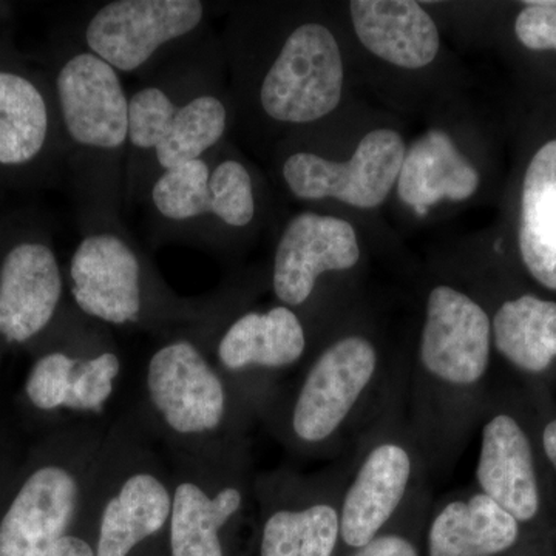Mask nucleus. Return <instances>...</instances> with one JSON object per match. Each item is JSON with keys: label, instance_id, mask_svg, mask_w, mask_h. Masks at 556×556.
<instances>
[{"label": "nucleus", "instance_id": "1", "mask_svg": "<svg viewBox=\"0 0 556 556\" xmlns=\"http://www.w3.org/2000/svg\"><path fill=\"white\" fill-rule=\"evenodd\" d=\"M138 409L110 424L76 526L97 556H135L169 541L172 468Z\"/></svg>", "mask_w": 556, "mask_h": 556}, {"label": "nucleus", "instance_id": "2", "mask_svg": "<svg viewBox=\"0 0 556 556\" xmlns=\"http://www.w3.org/2000/svg\"><path fill=\"white\" fill-rule=\"evenodd\" d=\"M237 394L211 356L190 339L153 351L138 413L169 455H217L239 448Z\"/></svg>", "mask_w": 556, "mask_h": 556}, {"label": "nucleus", "instance_id": "3", "mask_svg": "<svg viewBox=\"0 0 556 556\" xmlns=\"http://www.w3.org/2000/svg\"><path fill=\"white\" fill-rule=\"evenodd\" d=\"M110 424L78 420L31 468L0 519V556H47L73 532Z\"/></svg>", "mask_w": 556, "mask_h": 556}, {"label": "nucleus", "instance_id": "4", "mask_svg": "<svg viewBox=\"0 0 556 556\" xmlns=\"http://www.w3.org/2000/svg\"><path fill=\"white\" fill-rule=\"evenodd\" d=\"M169 456V556H226L223 533L247 506L239 448Z\"/></svg>", "mask_w": 556, "mask_h": 556}, {"label": "nucleus", "instance_id": "5", "mask_svg": "<svg viewBox=\"0 0 556 556\" xmlns=\"http://www.w3.org/2000/svg\"><path fill=\"white\" fill-rule=\"evenodd\" d=\"M343 61L338 40L320 24L289 35L260 90L263 110L281 123H313L342 100Z\"/></svg>", "mask_w": 556, "mask_h": 556}, {"label": "nucleus", "instance_id": "6", "mask_svg": "<svg viewBox=\"0 0 556 556\" xmlns=\"http://www.w3.org/2000/svg\"><path fill=\"white\" fill-rule=\"evenodd\" d=\"M405 153L404 139L397 131L372 130L358 142L346 163L314 153L289 156L283 178L298 199H336L354 207H378L396 185Z\"/></svg>", "mask_w": 556, "mask_h": 556}, {"label": "nucleus", "instance_id": "7", "mask_svg": "<svg viewBox=\"0 0 556 556\" xmlns=\"http://www.w3.org/2000/svg\"><path fill=\"white\" fill-rule=\"evenodd\" d=\"M378 368L369 340L350 336L329 345L311 365L292 402L289 427L302 444H321L342 427Z\"/></svg>", "mask_w": 556, "mask_h": 556}, {"label": "nucleus", "instance_id": "8", "mask_svg": "<svg viewBox=\"0 0 556 556\" xmlns=\"http://www.w3.org/2000/svg\"><path fill=\"white\" fill-rule=\"evenodd\" d=\"M203 13L197 0L110 2L87 25V46L110 67L134 72L161 46L195 30Z\"/></svg>", "mask_w": 556, "mask_h": 556}, {"label": "nucleus", "instance_id": "9", "mask_svg": "<svg viewBox=\"0 0 556 556\" xmlns=\"http://www.w3.org/2000/svg\"><path fill=\"white\" fill-rule=\"evenodd\" d=\"M492 321L455 288L431 289L419 358L428 375L452 387L481 382L490 364Z\"/></svg>", "mask_w": 556, "mask_h": 556}, {"label": "nucleus", "instance_id": "10", "mask_svg": "<svg viewBox=\"0 0 556 556\" xmlns=\"http://www.w3.org/2000/svg\"><path fill=\"white\" fill-rule=\"evenodd\" d=\"M225 129V105L208 94L177 108L163 90L150 87L129 101L130 142L135 148L155 150L164 170L200 160Z\"/></svg>", "mask_w": 556, "mask_h": 556}, {"label": "nucleus", "instance_id": "11", "mask_svg": "<svg viewBox=\"0 0 556 556\" xmlns=\"http://www.w3.org/2000/svg\"><path fill=\"white\" fill-rule=\"evenodd\" d=\"M76 306L113 327L137 325L144 317L141 266L135 252L112 233L80 241L70 263Z\"/></svg>", "mask_w": 556, "mask_h": 556}, {"label": "nucleus", "instance_id": "12", "mask_svg": "<svg viewBox=\"0 0 556 556\" xmlns=\"http://www.w3.org/2000/svg\"><path fill=\"white\" fill-rule=\"evenodd\" d=\"M361 258L356 230L345 219L300 214L289 223L274 260L273 288L288 308L303 305L317 278L354 268Z\"/></svg>", "mask_w": 556, "mask_h": 556}, {"label": "nucleus", "instance_id": "13", "mask_svg": "<svg viewBox=\"0 0 556 556\" xmlns=\"http://www.w3.org/2000/svg\"><path fill=\"white\" fill-rule=\"evenodd\" d=\"M58 94L70 137L80 146L116 149L129 138V101L116 70L93 53L61 68Z\"/></svg>", "mask_w": 556, "mask_h": 556}, {"label": "nucleus", "instance_id": "14", "mask_svg": "<svg viewBox=\"0 0 556 556\" xmlns=\"http://www.w3.org/2000/svg\"><path fill=\"white\" fill-rule=\"evenodd\" d=\"M62 299L53 251L40 243L11 249L0 268V336L24 343L49 327Z\"/></svg>", "mask_w": 556, "mask_h": 556}, {"label": "nucleus", "instance_id": "15", "mask_svg": "<svg viewBox=\"0 0 556 556\" xmlns=\"http://www.w3.org/2000/svg\"><path fill=\"white\" fill-rule=\"evenodd\" d=\"M412 479V457L396 442L371 450L343 497L340 538L354 548L367 546L401 506Z\"/></svg>", "mask_w": 556, "mask_h": 556}, {"label": "nucleus", "instance_id": "16", "mask_svg": "<svg viewBox=\"0 0 556 556\" xmlns=\"http://www.w3.org/2000/svg\"><path fill=\"white\" fill-rule=\"evenodd\" d=\"M477 481L481 493L517 518L519 525L536 518L540 486L532 445L514 417L497 415L482 428Z\"/></svg>", "mask_w": 556, "mask_h": 556}, {"label": "nucleus", "instance_id": "17", "mask_svg": "<svg viewBox=\"0 0 556 556\" xmlns=\"http://www.w3.org/2000/svg\"><path fill=\"white\" fill-rule=\"evenodd\" d=\"M306 351V332L288 306L266 313L251 311L229 325L215 348V365L226 379L251 369H285L298 364Z\"/></svg>", "mask_w": 556, "mask_h": 556}, {"label": "nucleus", "instance_id": "18", "mask_svg": "<svg viewBox=\"0 0 556 556\" xmlns=\"http://www.w3.org/2000/svg\"><path fill=\"white\" fill-rule=\"evenodd\" d=\"M351 17L357 38L380 60L401 68L427 67L441 38L433 17L412 0H353Z\"/></svg>", "mask_w": 556, "mask_h": 556}, {"label": "nucleus", "instance_id": "19", "mask_svg": "<svg viewBox=\"0 0 556 556\" xmlns=\"http://www.w3.org/2000/svg\"><path fill=\"white\" fill-rule=\"evenodd\" d=\"M478 186V170L442 130L427 131L417 139L405 153L397 178L399 199L419 215L444 199H470Z\"/></svg>", "mask_w": 556, "mask_h": 556}, {"label": "nucleus", "instance_id": "20", "mask_svg": "<svg viewBox=\"0 0 556 556\" xmlns=\"http://www.w3.org/2000/svg\"><path fill=\"white\" fill-rule=\"evenodd\" d=\"M519 522L484 493L448 503L428 530L430 556H497L518 543Z\"/></svg>", "mask_w": 556, "mask_h": 556}, {"label": "nucleus", "instance_id": "21", "mask_svg": "<svg viewBox=\"0 0 556 556\" xmlns=\"http://www.w3.org/2000/svg\"><path fill=\"white\" fill-rule=\"evenodd\" d=\"M519 251L538 283L556 291V139L538 150L527 167Z\"/></svg>", "mask_w": 556, "mask_h": 556}, {"label": "nucleus", "instance_id": "22", "mask_svg": "<svg viewBox=\"0 0 556 556\" xmlns=\"http://www.w3.org/2000/svg\"><path fill=\"white\" fill-rule=\"evenodd\" d=\"M501 356L521 371H546L556 358V303L522 295L504 303L493 318Z\"/></svg>", "mask_w": 556, "mask_h": 556}, {"label": "nucleus", "instance_id": "23", "mask_svg": "<svg viewBox=\"0 0 556 556\" xmlns=\"http://www.w3.org/2000/svg\"><path fill=\"white\" fill-rule=\"evenodd\" d=\"M339 538L340 515L331 504L278 507L263 522L260 556H332Z\"/></svg>", "mask_w": 556, "mask_h": 556}, {"label": "nucleus", "instance_id": "24", "mask_svg": "<svg viewBox=\"0 0 556 556\" xmlns=\"http://www.w3.org/2000/svg\"><path fill=\"white\" fill-rule=\"evenodd\" d=\"M49 115L42 94L22 76L0 72V164H24L43 148Z\"/></svg>", "mask_w": 556, "mask_h": 556}, {"label": "nucleus", "instance_id": "25", "mask_svg": "<svg viewBox=\"0 0 556 556\" xmlns=\"http://www.w3.org/2000/svg\"><path fill=\"white\" fill-rule=\"evenodd\" d=\"M123 372V361L115 350H83L76 354L70 376L65 412L79 420H101Z\"/></svg>", "mask_w": 556, "mask_h": 556}, {"label": "nucleus", "instance_id": "26", "mask_svg": "<svg viewBox=\"0 0 556 556\" xmlns=\"http://www.w3.org/2000/svg\"><path fill=\"white\" fill-rule=\"evenodd\" d=\"M208 179L211 170L201 159L166 170L153 186V203L161 215L177 222L208 214Z\"/></svg>", "mask_w": 556, "mask_h": 556}, {"label": "nucleus", "instance_id": "27", "mask_svg": "<svg viewBox=\"0 0 556 556\" xmlns=\"http://www.w3.org/2000/svg\"><path fill=\"white\" fill-rule=\"evenodd\" d=\"M211 207L208 214L233 228H243L255 215L254 192L247 167L239 161L228 160L211 172L208 179Z\"/></svg>", "mask_w": 556, "mask_h": 556}, {"label": "nucleus", "instance_id": "28", "mask_svg": "<svg viewBox=\"0 0 556 556\" xmlns=\"http://www.w3.org/2000/svg\"><path fill=\"white\" fill-rule=\"evenodd\" d=\"M76 354L53 351L35 362L25 382V394L36 409L43 413L65 412L70 376Z\"/></svg>", "mask_w": 556, "mask_h": 556}, {"label": "nucleus", "instance_id": "29", "mask_svg": "<svg viewBox=\"0 0 556 556\" xmlns=\"http://www.w3.org/2000/svg\"><path fill=\"white\" fill-rule=\"evenodd\" d=\"M525 5L515 22L519 42L530 50H556V0H533Z\"/></svg>", "mask_w": 556, "mask_h": 556}, {"label": "nucleus", "instance_id": "30", "mask_svg": "<svg viewBox=\"0 0 556 556\" xmlns=\"http://www.w3.org/2000/svg\"><path fill=\"white\" fill-rule=\"evenodd\" d=\"M354 556H419L407 538L399 535L376 536Z\"/></svg>", "mask_w": 556, "mask_h": 556}, {"label": "nucleus", "instance_id": "31", "mask_svg": "<svg viewBox=\"0 0 556 556\" xmlns=\"http://www.w3.org/2000/svg\"><path fill=\"white\" fill-rule=\"evenodd\" d=\"M47 556H97V554L89 538L73 529V532L62 538Z\"/></svg>", "mask_w": 556, "mask_h": 556}, {"label": "nucleus", "instance_id": "32", "mask_svg": "<svg viewBox=\"0 0 556 556\" xmlns=\"http://www.w3.org/2000/svg\"><path fill=\"white\" fill-rule=\"evenodd\" d=\"M543 447L547 459L556 470V419L551 420L543 431Z\"/></svg>", "mask_w": 556, "mask_h": 556}]
</instances>
